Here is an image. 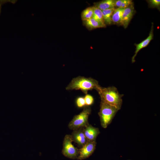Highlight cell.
<instances>
[{"label": "cell", "mask_w": 160, "mask_h": 160, "mask_svg": "<svg viewBox=\"0 0 160 160\" xmlns=\"http://www.w3.org/2000/svg\"><path fill=\"white\" fill-rule=\"evenodd\" d=\"M17 1L13 0H0V14L1 11V6L4 4L7 3L11 2L14 4Z\"/></svg>", "instance_id": "21"}, {"label": "cell", "mask_w": 160, "mask_h": 160, "mask_svg": "<svg viewBox=\"0 0 160 160\" xmlns=\"http://www.w3.org/2000/svg\"><path fill=\"white\" fill-rule=\"evenodd\" d=\"M101 100L108 104L115 106L119 110L122 103V97L123 95L120 94L117 89L114 87L106 88L101 87L97 91Z\"/></svg>", "instance_id": "2"}, {"label": "cell", "mask_w": 160, "mask_h": 160, "mask_svg": "<svg viewBox=\"0 0 160 160\" xmlns=\"http://www.w3.org/2000/svg\"><path fill=\"white\" fill-rule=\"evenodd\" d=\"M91 111L89 106H85L81 112L73 117L68 124V128L74 130L85 127L89 124L88 119Z\"/></svg>", "instance_id": "4"}, {"label": "cell", "mask_w": 160, "mask_h": 160, "mask_svg": "<svg viewBox=\"0 0 160 160\" xmlns=\"http://www.w3.org/2000/svg\"><path fill=\"white\" fill-rule=\"evenodd\" d=\"M115 8H112L102 11L103 20L106 25H110L112 23L111 17Z\"/></svg>", "instance_id": "14"}, {"label": "cell", "mask_w": 160, "mask_h": 160, "mask_svg": "<svg viewBox=\"0 0 160 160\" xmlns=\"http://www.w3.org/2000/svg\"><path fill=\"white\" fill-rule=\"evenodd\" d=\"M86 106H89L92 105L94 102V98L90 95L86 94L84 97Z\"/></svg>", "instance_id": "18"}, {"label": "cell", "mask_w": 160, "mask_h": 160, "mask_svg": "<svg viewBox=\"0 0 160 160\" xmlns=\"http://www.w3.org/2000/svg\"><path fill=\"white\" fill-rule=\"evenodd\" d=\"M96 145V141H88L79 149V155L77 159L82 160L88 158L94 151Z\"/></svg>", "instance_id": "6"}, {"label": "cell", "mask_w": 160, "mask_h": 160, "mask_svg": "<svg viewBox=\"0 0 160 160\" xmlns=\"http://www.w3.org/2000/svg\"><path fill=\"white\" fill-rule=\"evenodd\" d=\"M73 140L71 135H66L64 138L62 153L69 158L77 159L79 155V149L72 144Z\"/></svg>", "instance_id": "5"}, {"label": "cell", "mask_w": 160, "mask_h": 160, "mask_svg": "<svg viewBox=\"0 0 160 160\" xmlns=\"http://www.w3.org/2000/svg\"><path fill=\"white\" fill-rule=\"evenodd\" d=\"M83 130L85 136L88 141H95L100 133L98 128L94 127L89 124L84 128Z\"/></svg>", "instance_id": "10"}, {"label": "cell", "mask_w": 160, "mask_h": 160, "mask_svg": "<svg viewBox=\"0 0 160 160\" xmlns=\"http://www.w3.org/2000/svg\"><path fill=\"white\" fill-rule=\"evenodd\" d=\"M130 160V159H129V160Z\"/></svg>", "instance_id": "22"}, {"label": "cell", "mask_w": 160, "mask_h": 160, "mask_svg": "<svg viewBox=\"0 0 160 160\" xmlns=\"http://www.w3.org/2000/svg\"><path fill=\"white\" fill-rule=\"evenodd\" d=\"M153 25L152 23L149 36L148 37L140 43L135 44L136 47L134 55L132 56V63L135 62V58L138 52L142 49L147 47L151 41L153 39Z\"/></svg>", "instance_id": "9"}, {"label": "cell", "mask_w": 160, "mask_h": 160, "mask_svg": "<svg viewBox=\"0 0 160 160\" xmlns=\"http://www.w3.org/2000/svg\"><path fill=\"white\" fill-rule=\"evenodd\" d=\"M84 128L73 130L71 135L73 141L81 147L88 141L84 132Z\"/></svg>", "instance_id": "7"}, {"label": "cell", "mask_w": 160, "mask_h": 160, "mask_svg": "<svg viewBox=\"0 0 160 160\" xmlns=\"http://www.w3.org/2000/svg\"><path fill=\"white\" fill-rule=\"evenodd\" d=\"M93 13V7L87 8L83 10L81 14V17L82 21L90 19L92 17Z\"/></svg>", "instance_id": "15"}, {"label": "cell", "mask_w": 160, "mask_h": 160, "mask_svg": "<svg viewBox=\"0 0 160 160\" xmlns=\"http://www.w3.org/2000/svg\"><path fill=\"white\" fill-rule=\"evenodd\" d=\"M133 4L131 0H116L115 1V7L116 8L125 9Z\"/></svg>", "instance_id": "16"}, {"label": "cell", "mask_w": 160, "mask_h": 160, "mask_svg": "<svg viewBox=\"0 0 160 160\" xmlns=\"http://www.w3.org/2000/svg\"><path fill=\"white\" fill-rule=\"evenodd\" d=\"M83 24L89 30L106 27L105 24L100 22L92 18L83 21Z\"/></svg>", "instance_id": "11"}, {"label": "cell", "mask_w": 160, "mask_h": 160, "mask_svg": "<svg viewBox=\"0 0 160 160\" xmlns=\"http://www.w3.org/2000/svg\"><path fill=\"white\" fill-rule=\"evenodd\" d=\"M93 13L92 18L101 23H104L102 11L93 6Z\"/></svg>", "instance_id": "17"}, {"label": "cell", "mask_w": 160, "mask_h": 160, "mask_svg": "<svg viewBox=\"0 0 160 160\" xmlns=\"http://www.w3.org/2000/svg\"><path fill=\"white\" fill-rule=\"evenodd\" d=\"M119 110L116 107L101 100L98 115L102 127L106 128Z\"/></svg>", "instance_id": "3"}, {"label": "cell", "mask_w": 160, "mask_h": 160, "mask_svg": "<svg viewBox=\"0 0 160 160\" xmlns=\"http://www.w3.org/2000/svg\"><path fill=\"white\" fill-rule=\"evenodd\" d=\"M124 9L115 8L112 13V22L114 24L121 25L122 13Z\"/></svg>", "instance_id": "13"}, {"label": "cell", "mask_w": 160, "mask_h": 160, "mask_svg": "<svg viewBox=\"0 0 160 160\" xmlns=\"http://www.w3.org/2000/svg\"><path fill=\"white\" fill-rule=\"evenodd\" d=\"M134 8L133 4L124 9L122 13L121 25H122L125 28H126L134 13Z\"/></svg>", "instance_id": "8"}, {"label": "cell", "mask_w": 160, "mask_h": 160, "mask_svg": "<svg viewBox=\"0 0 160 160\" xmlns=\"http://www.w3.org/2000/svg\"><path fill=\"white\" fill-rule=\"evenodd\" d=\"M114 0H104L94 3L95 7L101 11L115 8Z\"/></svg>", "instance_id": "12"}, {"label": "cell", "mask_w": 160, "mask_h": 160, "mask_svg": "<svg viewBox=\"0 0 160 160\" xmlns=\"http://www.w3.org/2000/svg\"><path fill=\"white\" fill-rule=\"evenodd\" d=\"M150 6L152 8H159L160 5V0H150L148 1Z\"/></svg>", "instance_id": "20"}, {"label": "cell", "mask_w": 160, "mask_h": 160, "mask_svg": "<svg viewBox=\"0 0 160 160\" xmlns=\"http://www.w3.org/2000/svg\"><path fill=\"white\" fill-rule=\"evenodd\" d=\"M101 87L98 81L95 79L78 76L73 78L65 89L68 90H80L87 94L89 91L95 89L97 91Z\"/></svg>", "instance_id": "1"}, {"label": "cell", "mask_w": 160, "mask_h": 160, "mask_svg": "<svg viewBox=\"0 0 160 160\" xmlns=\"http://www.w3.org/2000/svg\"><path fill=\"white\" fill-rule=\"evenodd\" d=\"M76 103L77 107L81 108L86 106L84 97H79L76 100Z\"/></svg>", "instance_id": "19"}]
</instances>
